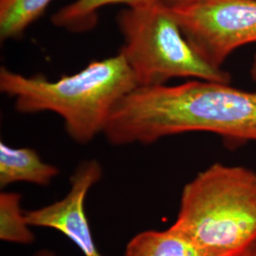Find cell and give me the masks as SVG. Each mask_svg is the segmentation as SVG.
Returning a JSON list of instances; mask_svg holds the SVG:
<instances>
[{
	"instance_id": "obj_1",
	"label": "cell",
	"mask_w": 256,
	"mask_h": 256,
	"mask_svg": "<svg viewBox=\"0 0 256 256\" xmlns=\"http://www.w3.org/2000/svg\"><path fill=\"white\" fill-rule=\"evenodd\" d=\"M191 132L218 135L232 148L256 142V92L198 79L137 86L116 104L104 134L126 146Z\"/></svg>"
},
{
	"instance_id": "obj_2",
	"label": "cell",
	"mask_w": 256,
	"mask_h": 256,
	"mask_svg": "<svg viewBox=\"0 0 256 256\" xmlns=\"http://www.w3.org/2000/svg\"><path fill=\"white\" fill-rule=\"evenodd\" d=\"M138 86L124 56L93 61L80 72L48 80L0 70V90L14 99L20 113L54 112L64 120L66 133L88 144L104 133L116 104Z\"/></svg>"
},
{
	"instance_id": "obj_3",
	"label": "cell",
	"mask_w": 256,
	"mask_h": 256,
	"mask_svg": "<svg viewBox=\"0 0 256 256\" xmlns=\"http://www.w3.org/2000/svg\"><path fill=\"white\" fill-rule=\"evenodd\" d=\"M214 256H248L256 244V173L216 162L183 188L174 224Z\"/></svg>"
},
{
	"instance_id": "obj_4",
	"label": "cell",
	"mask_w": 256,
	"mask_h": 256,
	"mask_svg": "<svg viewBox=\"0 0 256 256\" xmlns=\"http://www.w3.org/2000/svg\"><path fill=\"white\" fill-rule=\"evenodd\" d=\"M124 56L138 86H162L173 78L230 84V74L204 60L184 36L164 1L126 8L117 16Z\"/></svg>"
},
{
	"instance_id": "obj_5",
	"label": "cell",
	"mask_w": 256,
	"mask_h": 256,
	"mask_svg": "<svg viewBox=\"0 0 256 256\" xmlns=\"http://www.w3.org/2000/svg\"><path fill=\"white\" fill-rule=\"evenodd\" d=\"M170 7L188 42L214 66L222 68L234 50L256 43V0H198Z\"/></svg>"
},
{
	"instance_id": "obj_6",
	"label": "cell",
	"mask_w": 256,
	"mask_h": 256,
	"mask_svg": "<svg viewBox=\"0 0 256 256\" xmlns=\"http://www.w3.org/2000/svg\"><path fill=\"white\" fill-rule=\"evenodd\" d=\"M102 174V169L97 160L81 164L70 178V189L64 198L43 208L25 212L28 224L60 232L84 256H102L92 236L84 210L88 192L101 180Z\"/></svg>"
},
{
	"instance_id": "obj_7",
	"label": "cell",
	"mask_w": 256,
	"mask_h": 256,
	"mask_svg": "<svg viewBox=\"0 0 256 256\" xmlns=\"http://www.w3.org/2000/svg\"><path fill=\"white\" fill-rule=\"evenodd\" d=\"M59 174L54 165L44 162L36 151L16 148L0 142V186L10 183L30 182L46 186Z\"/></svg>"
},
{
	"instance_id": "obj_8",
	"label": "cell",
	"mask_w": 256,
	"mask_h": 256,
	"mask_svg": "<svg viewBox=\"0 0 256 256\" xmlns=\"http://www.w3.org/2000/svg\"><path fill=\"white\" fill-rule=\"evenodd\" d=\"M124 256H214L192 238L171 226L164 230H146L132 238Z\"/></svg>"
},
{
	"instance_id": "obj_9",
	"label": "cell",
	"mask_w": 256,
	"mask_h": 256,
	"mask_svg": "<svg viewBox=\"0 0 256 256\" xmlns=\"http://www.w3.org/2000/svg\"><path fill=\"white\" fill-rule=\"evenodd\" d=\"M164 0H76L57 10L52 18L54 25L70 32H84L96 27L99 10L110 5L122 4L138 8Z\"/></svg>"
},
{
	"instance_id": "obj_10",
	"label": "cell",
	"mask_w": 256,
	"mask_h": 256,
	"mask_svg": "<svg viewBox=\"0 0 256 256\" xmlns=\"http://www.w3.org/2000/svg\"><path fill=\"white\" fill-rule=\"evenodd\" d=\"M54 0H0V38H18Z\"/></svg>"
},
{
	"instance_id": "obj_11",
	"label": "cell",
	"mask_w": 256,
	"mask_h": 256,
	"mask_svg": "<svg viewBox=\"0 0 256 256\" xmlns=\"http://www.w3.org/2000/svg\"><path fill=\"white\" fill-rule=\"evenodd\" d=\"M20 200L16 192L0 194V238L7 242L30 244L34 236L28 228L25 212L21 209Z\"/></svg>"
},
{
	"instance_id": "obj_12",
	"label": "cell",
	"mask_w": 256,
	"mask_h": 256,
	"mask_svg": "<svg viewBox=\"0 0 256 256\" xmlns=\"http://www.w3.org/2000/svg\"><path fill=\"white\" fill-rule=\"evenodd\" d=\"M198 0H164L165 3L170 5V6H178V5H184L188 3L196 2Z\"/></svg>"
},
{
	"instance_id": "obj_13",
	"label": "cell",
	"mask_w": 256,
	"mask_h": 256,
	"mask_svg": "<svg viewBox=\"0 0 256 256\" xmlns=\"http://www.w3.org/2000/svg\"><path fill=\"white\" fill-rule=\"evenodd\" d=\"M250 76H252V81L256 84V52L254 56V60H252V66H250Z\"/></svg>"
},
{
	"instance_id": "obj_14",
	"label": "cell",
	"mask_w": 256,
	"mask_h": 256,
	"mask_svg": "<svg viewBox=\"0 0 256 256\" xmlns=\"http://www.w3.org/2000/svg\"><path fill=\"white\" fill-rule=\"evenodd\" d=\"M248 256H256V244L254 245V247L252 248V250L250 252V254H248Z\"/></svg>"
}]
</instances>
